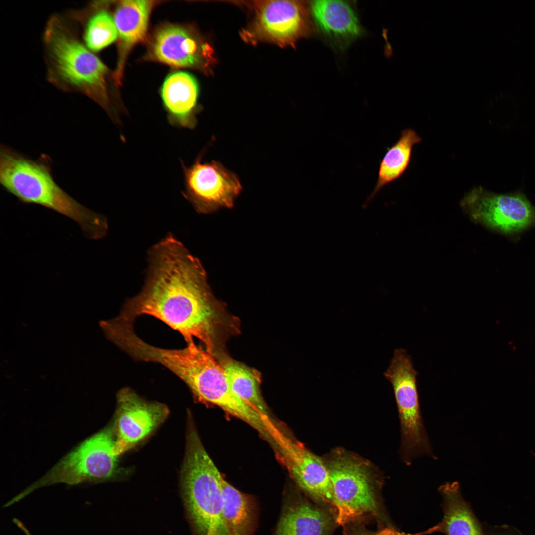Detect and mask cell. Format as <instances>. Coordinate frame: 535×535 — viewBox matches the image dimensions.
<instances>
[{
	"instance_id": "6da1fadb",
	"label": "cell",
	"mask_w": 535,
	"mask_h": 535,
	"mask_svg": "<svg viewBox=\"0 0 535 535\" xmlns=\"http://www.w3.org/2000/svg\"><path fill=\"white\" fill-rule=\"evenodd\" d=\"M149 272L141 292L129 299L118 316L133 323L142 315L157 318L179 331L187 344L199 339L215 357L237 320L214 295L199 260L171 236L151 251Z\"/></svg>"
},
{
	"instance_id": "7a4b0ae2",
	"label": "cell",
	"mask_w": 535,
	"mask_h": 535,
	"mask_svg": "<svg viewBox=\"0 0 535 535\" xmlns=\"http://www.w3.org/2000/svg\"><path fill=\"white\" fill-rule=\"evenodd\" d=\"M51 161L45 155L34 160L5 145L0 147V183L21 203L38 205L69 218L85 236L99 239L107 224L102 215L77 201L55 181Z\"/></svg>"
},
{
	"instance_id": "3957f363",
	"label": "cell",
	"mask_w": 535,
	"mask_h": 535,
	"mask_svg": "<svg viewBox=\"0 0 535 535\" xmlns=\"http://www.w3.org/2000/svg\"><path fill=\"white\" fill-rule=\"evenodd\" d=\"M43 41L48 81L63 91L86 96L116 124L107 89L108 70L102 61L59 16L48 20Z\"/></svg>"
},
{
	"instance_id": "277c9868",
	"label": "cell",
	"mask_w": 535,
	"mask_h": 535,
	"mask_svg": "<svg viewBox=\"0 0 535 535\" xmlns=\"http://www.w3.org/2000/svg\"><path fill=\"white\" fill-rule=\"evenodd\" d=\"M156 361L184 381L199 400L219 407L270 440L263 417L234 393L222 365L203 346L193 342L183 349L162 348Z\"/></svg>"
},
{
	"instance_id": "5b68a950",
	"label": "cell",
	"mask_w": 535,
	"mask_h": 535,
	"mask_svg": "<svg viewBox=\"0 0 535 535\" xmlns=\"http://www.w3.org/2000/svg\"><path fill=\"white\" fill-rule=\"evenodd\" d=\"M182 478L189 509L199 528L205 535H229L222 517L223 477L205 450L191 419Z\"/></svg>"
},
{
	"instance_id": "8992f818",
	"label": "cell",
	"mask_w": 535,
	"mask_h": 535,
	"mask_svg": "<svg viewBox=\"0 0 535 535\" xmlns=\"http://www.w3.org/2000/svg\"><path fill=\"white\" fill-rule=\"evenodd\" d=\"M332 484L337 524L376 517L384 526H391L384 514L369 465L346 452L336 451L327 462Z\"/></svg>"
},
{
	"instance_id": "52a82bcc",
	"label": "cell",
	"mask_w": 535,
	"mask_h": 535,
	"mask_svg": "<svg viewBox=\"0 0 535 535\" xmlns=\"http://www.w3.org/2000/svg\"><path fill=\"white\" fill-rule=\"evenodd\" d=\"M393 389L401 432L400 453L404 462L423 455L433 454L422 419L417 384L418 373L411 357L402 348L396 349L389 366L384 373Z\"/></svg>"
},
{
	"instance_id": "ba28073f",
	"label": "cell",
	"mask_w": 535,
	"mask_h": 535,
	"mask_svg": "<svg viewBox=\"0 0 535 535\" xmlns=\"http://www.w3.org/2000/svg\"><path fill=\"white\" fill-rule=\"evenodd\" d=\"M115 437L112 429H106L91 437L65 457L51 471L12 499L16 503L34 490L63 483L76 485L111 477L117 467L113 451Z\"/></svg>"
},
{
	"instance_id": "9c48e42d",
	"label": "cell",
	"mask_w": 535,
	"mask_h": 535,
	"mask_svg": "<svg viewBox=\"0 0 535 535\" xmlns=\"http://www.w3.org/2000/svg\"><path fill=\"white\" fill-rule=\"evenodd\" d=\"M460 206L472 221L510 237L535 226V206L521 191L498 194L478 186Z\"/></svg>"
},
{
	"instance_id": "30bf717a",
	"label": "cell",
	"mask_w": 535,
	"mask_h": 535,
	"mask_svg": "<svg viewBox=\"0 0 535 535\" xmlns=\"http://www.w3.org/2000/svg\"><path fill=\"white\" fill-rule=\"evenodd\" d=\"M202 155L189 166L180 160L185 186L183 195L201 212L232 207L242 190L239 178L218 161L203 162Z\"/></svg>"
},
{
	"instance_id": "8fae6325",
	"label": "cell",
	"mask_w": 535,
	"mask_h": 535,
	"mask_svg": "<svg viewBox=\"0 0 535 535\" xmlns=\"http://www.w3.org/2000/svg\"><path fill=\"white\" fill-rule=\"evenodd\" d=\"M273 449L297 485L311 497L334 509L332 484L326 465L302 444L281 430L269 428Z\"/></svg>"
},
{
	"instance_id": "7c38bea8",
	"label": "cell",
	"mask_w": 535,
	"mask_h": 535,
	"mask_svg": "<svg viewBox=\"0 0 535 535\" xmlns=\"http://www.w3.org/2000/svg\"><path fill=\"white\" fill-rule=\"evenodd\" d=\"M117 399L111 429L115 436L113 451L118 456L153 432L166 420L169 410L166 405L147 401L129 388L119 390Z\"/></svg>"
},
{
	"instance_id": "4fadbf2b",
	"label": "cell",
	"mask_w": 535,
	"mask_h": 535,
	"mask_svg": "<svg viewBox=\"0 0 535 535\" xmlns=\"http://www.w3.org/2000/svg\"><path fill=\"white\" fill-rule=\"evenodd\" d=\"M253 8V30L262 39L282 46L293 45L310 31L308 13L301 1H258Z\"/></svg>"
},
{
	"instance_id": "5bb4252c",
	"label": "cell",
	"mask_w": 535,
	"mask_h": 535,
	"mask_svg": "<svg viewBox=\"0 0 535 535\" xmlns=\"http://www.w3.org/2000/svg\"><path fill=\"white\" fill-rule=\"evenodd\" d=\"M310 12L318 29L337 46H347L361 34L358 16L348 3L342 0H319L311 2Z\"/></svg>"
},
{
	"instance_id": "9a60e30c",
	"label": "cell",
	"mask_w": 535,
	"mask_h": 535,
	"mask_svg": "<svg viewBox=\"0 0 535 535\" xmlns=\"http://www.w3.org/2000/svg\"><path fill=\"white\" fill-rule=\"evenodd\" d=\"M198 95L197 83L188 73L177 72L167 77L161 97L170 125L190 129L196 126Z\"/></svg>"
},
{
	"instance_id": "2e32d148",
	"label": "cell",
	"mask_w": 535,
	"mask_h": 535,
	"mask_svg": "<svg viewBox=\"0 0 535 535\" xmlns=\"http://www.w3.org/2000/svg\"><path fill=\"white\" fill-rule=\"evenodd\" d=\"M204 47L188 31L168 26L156 34L153 54L158 61L176 67H194L202 62Z\"/></svg>"
},
{
	"instance_id": "e0dca14e",
	"label": "cell",
	"mask_w": 535,
	"mask_h": 535,
	"mask_svg": "<svg viewBox=\"0 0 535 535\" xmlns=\"http://www.w3.org/2000/svg\"><path fill=\"white\" fill-rule=\"evenodd\" d=\"M154 1L125 0L117 5L114 20L119 38V57L114 78L120 82L126 55L131 48L146 35Z\"/></svg>"
},
{
	"instance_id": "ac0fdd59",
	"label": "cell",
	"mask_w": 535,
	"mask_h": 535,
	"mask_svg": "<svg viewBox=\"0 0 535 535\" xmlns=\"http://www.w3.org/2000/svg\"><path fill=\"white\" fill-rule=\"evenodd\" d=\"M335 523L326 508L299 500L283 512L274 535H330Z\"/></svg>"
},
{
	"instance_id": "d6986e66",
	"label": "cell",
	"mask_w": 535,
	"mask_h": 535,
	"mask_svg": "<svg viewBox=\"0 0 535 535\" xmlns=\"http://www.w3.org/2000/svg\"><path fill=\"white\" fill-rule=\"evenodd\" d=\"M438 491L443 497V518L438 523L439 532L445 535H485L468 503L463 498L457 481L441 485Z\"/></svg>"
},
{
	"instance_id": "ffe728a7",
	"label": "cell",
	"mask_w": 535,
	"mask_h": 535,
	"mask_svg": "<svg viewBox=\"0 0 535 535\" xmlns=\"http://www.w3.org/2000/svg\"><path fill=\"white\" fill-rule=\"evenodd\" d=\"M421 140L417 132L411 128L401 131L398 140L387 148L380 161L376 184L367 198L366 204L384 187L402 176L410 163L414 146Z\"/></svg>"
},
{
	"instance_id": "44dd1931",
	"label": "cell",
	"mask_w": 535,
	"mask_h": 535,
	"mask_svg": "<svg viewBox=\"0 0 535 535\" xmlns=\"http://www.w3.org/2000/svg\"><path fill=\"white\" fill-rule=\"evenodd\" d=\"M83 23V41L93 52L108 46L118 37V31L113 17L98 3L91 4L74 14Z\"/></svg>"
},
{
	"instance_id": "7402d4cb",
	"label": "cell",
	"mask_w": 535,
	"mask_h": 535,
	"mask_svg": "<svg viewBox=\"0 0 535 535\" xmlns=\"http://www.w3.org/2000/svg\"><path fill=\"white\" fill-rule=\"evenodd\" d=\"M234 393L264 418H272L261 396L260 375L255 370L231 359L221 364Z\"/></svg>"
},
{
	"instance_id": "603a6c76",
	"label": "cell",
	"mask_w": 535,
	"mask_h": 535,
	"mask_svg": "<svg viewBox=\"0 0 535 535\" xmlns=\"http://www.w3.org/2000/svg\"><path fill=\"white\" fill-rule=\"evenodd\" d=\"M222 517L229 535H248L252 522L249 499L229 484L222 482Z\"/></svg>"
},
{
	"instance_id": "cb8c5ba5",
	"label": "cell",
	"mask_w": 535,
	"mask_h": 535,
	"mask_svg": "<svg viewBox=\"0 0 535 535\" xmlns=\"http://www.w3.org/2000/svg\"><path fill=\"white\" fill-rule=\"evenodd\" d=\"M361 521L349 523L344 526V535H424L439 532L437 525L423 532L411 534L400 532L392 526H386L377 531L367 529Z\"/></svg>"
},
{
	"instance_id": "d4e9b609",
	"label": "cell",
	"mask_w": 535,
	"mask_h": 535,
	"mask_svg": "<svg viewBox=\"0 0 535 535\" xmlns=\"http://www.w3.org/2000/svg\"><path fill=\"white\" fill-rule=\"evenodd\" d=\"M484 531L485 535H524L515 528L508 525L487 526Z\"/></svg>"
},
{
	"instance_id": "484cf974",
	"label": "cell",
	"mask_w": 535,
	"mask_h": 535,
	"mask_svg": "<svg viewBox=\"0 0 535 535\" xmlns=\"http://www.w3.org/2000/svg\"><path fill=\"white\" fill-rule=\"evenodd\" d=\"M206 535H213V534L212 533H208Z\"/></svg>"
}]
</instances>
